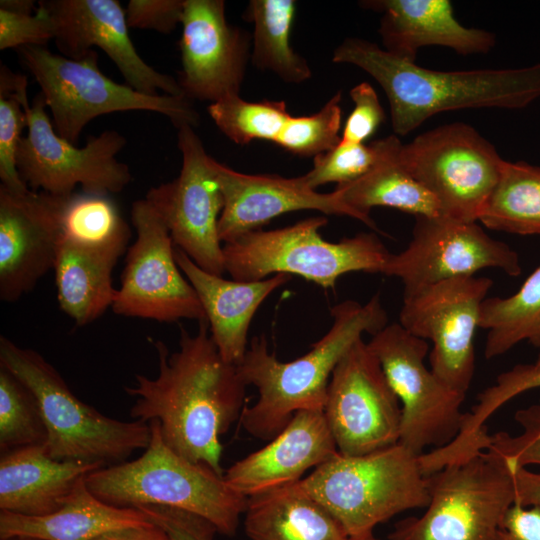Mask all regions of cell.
<instances>
[{
    "label": "cell",
    "instance_id": "681fc988",
    "mask_svg": "<svg viewBox=\"0 0 540 540\" xmlns=\"http://www.w3.org/2000/svg\"><path fill=\"white\" fill-rule=\"evenodd\" d=\"M0 540H45V539L30 537V536H13V537L0 539Z\"/></svg>",
    "mask_w": 540,
    "mask_h": 540
},
{
    "label": "cell",
    "instance_id": "484cf974",
    "mask_svg": "<svg viewBox=\"0 0 540 540\" xmlns=\"http://www.w3.org/2000/svg\"><path fill=\"white\" fill-rule=\"evenodd\" d=\"M85 477L52 514L25 516L0 510V539L30 536L45 540H94L108 531L151 522L140 509L115 507L98 499L88 489Z\"/></svg>",
    "mask_w": 540,
    "mask_h": 540
},
{
    "label": "cell",
    "instance_id": "ba28073f",
    "mask_svg": "<svg viewBox=\"0 0 540 540\" xmlns=\"http://www.w3.org/2000/svg\"><path fill=\"white\" fill-rule=\"evenodd\" d=\"M17 51L40 87L54 130L71 144L76 145L91 120L113 112L159 113L177 129L185 124H199V113L188 98L143 94L110 79L99 69L95 50L81 59L55 54L45 46H23Z\"/></svg>",
    "mask_w": 540,
    "mask_h": 540
},
{
    "label": "cell",
    "instance_id": "d590c367",
    "mask_svg": "<svg viewBox=\"0 0 540 540\" xmlns=\"http://www.w3.org/2000/svg\"><path fill=\"white\" fill-rule=\"evenodd\" d=\"M402 144L396 135L370 144L340 141L333 149L314 157L312 168L300 177L313 190L329 183H350L391 157Z\"/></svg>",
    "mask_w": 540,
    "mask_h": 540
},
{
    "label": "cell",
    "instance_id": "f35d334b",
    "mask_svg": "<svg viewBox=\"0 0 540 540\" xmlns=\"http://www.w3.org/2000/svg\"><path fill=\"white\" fill-rule=\"evenodd\" d=\"M26 102H28L27 86L17 91H0L1 186L19 193L30 189L22 180L17 168L21 133L27 126V115L23 108Z\"/></svg>",
    "mask_w": 540,
    "mask_h": 540
},
{
    "label": "cell",
    "instance_id": "603a6c76",
    "mask_svg": "<svg viewBox=\"0 0 540 540\" xmlns=\"http://www.w3.org/2000/svg\"><path fill=\"white\" fill-rule=\"evenodd\" d=\"M359 5L382 14L378 32L383 49L409 62H416L422 47L471 55L488 53L496 44L493 33L460 24L449 0H364Z\"/></svg>",
    "mask_w": 540,
    "mask_h": 540
},
{
    "label": "cell",
    "instance_id": "6da1fadb",
    "mask_svg": "<svg viewBox=\"0 0 540 540\" xmlns=\"http://www.w3.org/2000/svg\"><path fill=\"white\" fill-rule=\"evenodd\" d=\"M198 323L194 335L180 328L178 350L172 353L161 340H151L157 377L137 374L135 386L124 389L136 399L130 408L134 420H157L170 449L223 476L220 437L240 418L246 385L237 365L221 357L207 320Z\"/></svg>",
    "mask_w": 540,
    "mask_h": 540
},
{
    "label": "cell",
    "instance_id": "5bb4252c",
    "mask_svg": "<svg viewBox=\"0 0 540 540\" xmlns=\"http://www.w3.org/2000/svg\"><path fill=\"white\" fill-rule=\"evenodd\" d=\"M131 222L136 239L127 250L112 311L158 322L206 321L196 291L176 262L169 231L145 199L132 204Z\"/></svg>",
    "mask_w": 540,
    "mask_h": 540
},
{
    "label": "cell",
    "instance_id": "c3c4849f",
    "mask_svg": "<svg viewBox=\"0 0 540 540\" xmlns=\"http://www.w3.org/2000/svg\"><path fill=\"white\" fill-rule=\"evenodd\" d=\"M38 3L33 0H1L0 9L16 13H35Z\"/></svg>",
    "mask_w": 540,
    "mask_h": 540
},
{
    "label": "cell",
    "instance_id": "83f0119b",
    "mask_svg": "<svg viewBox=\"0 0 540 540\" xmlns=\"http://www.w3.org/2000/svg\"><path fill=\"white\" fill-rule=\"evenodd\" d=\"M119 258L61 239L53 268L57 300L77 326L94 322L112 307L117 290L112 271Z\"/></svg>",
    "mask_w": 540,
    "mask_h": 540
},
{
    "label": "cell",
    "instance_id": "816d5d0a",
    "mask_svg": "<svg viewBox=\"0 0 540 540\" xmlns=\"http://www.w3.org/2000/svg\"><path fill=\"white\" fill-rule=\"evenodd\" d=\"M538 348H539V352H538V355H537V358H536L534 364L540 366V345L538 346Z\"/></svg>",
    "mask_w": 540,
    "mask_h": 540
},
{
    "label": "cell",
    "instance_id": "ffe728a7",
    "mask_svg": "<svg viewBox=\"0 0 540 540\" xmlns=\"http://www.w3.org/2000/svg\"><path fill=\"white\" fill-rule=\"evenodd\" d=\"M60 241L59 195L0 186L1 301H17L54 268Z\"/></svg>",
    "mask_w": 540,
    "mask_h": 540
},
{
    "label": "cell",
    "instance_id": "d4e9b609",
    "mask_svg": "<svg viewBox=\"0 0 540 540\" xmlns=\"http://www.w3.org/2000/svg\"><path fill=\"white\" fill-rule=\"evenodd\" d=\"M103 466L53 459L46 443L0 456V510L25 516L58 511L78 482Z\"/></svg>",
    "mask_w": 540,
    "mask_h": 540
},
{
    "label": "cell",
    "instance_id": "836d02e7",
    "mask_svg": "<svg viewBox=\"0 0 540 540\" xmlns=\"http://www.w3.org/2000/svg\"><path fill=\"white\" fill-rule=\"evenodd\" d=\"M537 388H540V366L534 363L518 364L499 374L494 384L478 395L472 410L465 413L464 423L457 437L435 450L437 461L445 464L485 449L489 434L485 431L484 424L490 416L516 396Z\"/></svg>",
    "mask_w": 540,
    "mask_h": 540
},
{
    "label": "cell",
    "instance_id": "2e32d148",
    "mask_svg": "<svg viewBox=\"0 0 540 540\" xmlns=\"http://www.w3.org/2000/svg\"><path fill=\"white\" fill-rule=\"evenodd\" d=\"M182 154L179 175L148 190L145 200L166 225L174 246L201 269L222 276L225 272L223 243L218 224L224 197L212 160L190 125L177 133Z\"/></svg>",
    "mask_w": 540,
    "mask_h": 540
},
{
    "label": "cell",
    "instance_id": "44dd1931",
    "mask_svg": "<svg viewBox=\"0 0 540 540\" xmlns=\"http://www.w3.org/2000/svg\"><path fill=\"white\" fill-rule=\"evenodd\" d=\"M213 169L224 197L218 232L223 244L269 223L273 218L299 210L356 219L335 191L320 193L306 186L301 177L273 174H246L227 167L214 158Z\"/></svg>",
    "mask_w": 540,
    "mask_h": 540
},
{
    "label": "cell",
    "instance_id": "7dc6e473",
    "mask_svg": "<svg viewBox=\"0 0 540 540\" xmlns=\"http://www.w3.org/2000/svg\"><path fill=\"white\" fill-rule=\"evenodd\" d=\"M94 540H172L165 529L154 522L105 532Z\"/></svg>",
    "mask_w": 540,
    "mask_h": 540
},
{
    "label": "cell",
    "instance_id": "b9f144b4",
    "mask_svg": "<svg viewBox=\"0 0 540 540\" xmlns=\"http://www.w3.org/2000/svg\"><path fill=\"white\" fill-rule=\"evenodd\" d=\"M349 95L354 108L344 123L341 141L365 143L384 123L385 111L376 91L368 82L355 85Z\"/></svg>",
    "mask_w": 540,
    "mask_h": 540
},
{
    "label": "cell",
    "instance_id": "277c9868",
    "mask_svg": "<svg viewBox=\"0 0 540 540\" xmlns=\"http://www.w3.org/2000/svg\"><path fill=\"white\" fill-rule=\"evenodd\" d=\"M149 424L152 436L144 453L87 474L85 483L90 492L115 507L157 505L190 512L209 521L218 533L233 536L247 497L233 491L209 466L191 462L170 449L157 420Z\"/></svg>",
    "mask_w": 540,
    "mask_h": 540
},
{
    "label": "cell",
    "instance_id": "ee69618b",
    "mask_svg": "<svg viewBox=\"0 0 540 540\" xmlns=\"http://www.w3.org/2000/svg\"><path fill=\"white\" fill-rule=\"evenodd\" d=\"M149 519L167 531L172 540H213L217 529L206 519L183 510L146 505L139 507Z\"/></svg>",
    "mask_w": 540,
    "mask_h": 540
},
{
    "label": "cell",
    "instance_id": "1f68e13d",
    "mask_svg": "<svg viewBox=\"0 0 540 540\" xmlns=\"http://www.w3.org/2000/svg\"><path fill=\"white\" fill-rule=\"evenodd\" d=\"M61 239L121 257L131 237L129 224L110 194L59 195Z\"/></svg>",
    "mask_w": 540,
    "mask_h": 540
},
{
    "label": "cell",
    "instance_id": "e0dca14e",
    "mask_svg": "<svg viewBox=\"0 0 540 540\" xmlns=\"http://www.w3.org/2000/svg\"><path fill=\"white\" fill-rule=\"evenodd\" d=\"M415 218L408 246L398 254L392 253L382 272L400 279L404 294L488 268L511 277L521 274L518 253L490 237L477 222L445 216Z\"/></svg>",
    "mask_w": 540,
    "mask_h": 540
},
{
    "label": "cell",
    "instance_id": "8fae6325",
    "mask_svg": "<svg viewBox=\"0 0 540 540\" xmlns=\"http://www.w3.org/2000/svg\"><path fill=\"white\" fill-rule=\"evenodd\" d=\"M368 345L401 404L399 443L417 455L427 447L441 448L459 434L465 419V394L438 378L425 364L428 342L387 324Z\"/></svg>",
    "mask_w": 540,
    "mask_h": 540
},
{
    "label": "cell",
    "instance_id": "4316f807",
    "mask_svg": "<svg viewBox=\"0 0 540 540\" xmlns=\"http://www.w3.org/2000/svg\"><path fill=\"white\" fill-rule=\"evenodd\" d=\"M244 526L251 540H348L338 520L300 480L247 497Z\"/></svg>",
    "mask_w": 540,
    "mask_h": 540
},
{
    "label": "cell",
    "instance_id": "52a82bcc",
    "mask_svg": "<svg viewBox=\"0 0 540 540\" xmlns=\"http://www.w3.org/2000/svg\"><path fill=\"white\" fill-rule=\"evenodd\" d=\"M324 216L274 230H255L223 244L225 272L233 280L259 281L272 274H294L327 289L343 274L382 273L391 254L373 232L338 242L323 239Z\"/></svg>",
    "mask_w": 540,
    "mask_h": 540
},
{
    "label": "cell",
    "instance_id": "f1b7e54d",
    "mask_svg": "<svg viewBox=\"0 0 540 540\" xmlns=\"http://www.w3.org/2000/svg\"><path fill=\"white\" fill-rule=\"evenodd\" d=\"M401 147L364 176L334 190L357 220L377 231L370 216L374 207L395 208L415 217L444 216L436 198L401 163Z\"/></svg>",
    "mask_w": 540,
    "mask_h": 540
},
{
    "label": "cell",
    "instance_id": "d6a6232c",
    "mask_svg": "<svg viewBox=\"0 0 540 540\" xmlns=\"http://www.w3.org/2000/svg\"><path fill=\"white\" fill-rule=\"evenodd\" d=\"M478 221L495 231L540 235V167L505 161Z\"/></svg>",
    "mask_w": 540,
    "mask_h": 540
},
{
    "label": "cell",
    "instance_id": "7bdbcfd3",
    "mask_svg": "<svg viewBox=\"0 0 540 540\" xmlns=\"http://www.w3.org/2000/svg\"><path fill=\"white\" fill-rule=\"evenodd\" d=\"M185 0H130L125 9L129 28L169 34L181 24Z\"/></svg>",
    "mask_w": 540,
    "mask_h": 540
},
{
    "label": "cell",
    "instance_id": "60d3db41",
    "mask_svg": "<svg viewBox=\"0 0 540 540\" xmlns=\"http://www.w3.org/2000/svg\"><path fill=\"white\" fill-rule=\"evenodd\" d=\"M55 37L53 21L39 4L33 14L0 9V49L45 46Z\"/></svg>",
    "mask_w": 540,
    "mask_h": 540
},
{
    "label": "cell",
    "instance_id": "74e56055",
    "mask_svg": "<svg viewBox=\"0 0 540 540\" xmlns=\"http://www.w3.org/2000/svg\"><path fill=\"white\" fill-rule=\"evenodd\" d=\"M342 92H336L321 109L309 116H290L275 144L301 157H316L341 141Z\"/></svg>",
    "mask_w": 540,
    "mask_h": 540
},
{
    "label": "cell",
    "instance_id": "bcb514c9",
    "mask_svg": "<svg viewBox=\"0 0 540 540\" xmlns=\"http://www.w3.org/2000/svg\"><path fill=\"white\" fill-rule=\"evenodd\" d=\"M508 469L514 483L515 504L540 507V472L525 467H508Z\"/></svg>",
    "mask_w": 540,
    "mask_h": 540
},
{
    "label": "cell",
    "instance_id": "4dcf8cb0",
    "mask_svg": "<svg viewBox=\"0 0 540 540\" xmlns=\"http://www.w3.org/2000/svg\"><path fill=\"white\" fill-rule=\"evenodd\" d=\"M479 328L487 330L486 359L503 355L523 341L540 345V266L511 296L483 301Z\"/></svg>",
    "mask_w": 540,
    "mask_h": 540
},
{
    "label": "cell",
    "instance_id": "f546056e",
    "mask_svg": "<svg viewBox=\"0 0 540 540\" xmlns=\"http://www.w3.org/2000/svg\"><path fill=\"white\" fill-rule=\"evenodd\" d=\"M296 13L294 0H251L244 18L253 24L251 62L288 84H301L312 77L307 60L290 44Z\"/></svg>",
    "mask_w": 540,
    "mask_h": 540
},
{
    "label": "cell",
    "instance_id": "9c48e42d",
    "mask_svg": "<svg viewBox=\"0 0 540 540\" xmlns=\"http://www.w3.org/2000/svg\"><path fill=\"white\" fill-rule=\"evenodd\" d=\"M427 485L425 512L398 521L389 540H495L515 504L511 472L489 450L451 461L428 475Z\"/></svg>",
    "mask_w": 540,
    "mask_h": 540
},
{
    "label": "cell",
    "instance_id": "8d00e7d4",
    "mask_svg": "<svg viewBox=\"0 0 540 540\" xmlns=\"http://www.w3.org/2000/svg\"><path fill=\"white\" fill-rule=\"evenodd\" d=\"M47 430L37 398L16 375L0 365L1 453L45 444Z\"/></svg>",
    "mask_w": 540,
    "mask_h": 540
},
{
    "label": "cell",
    "instance_id": "ac0fdd59",
    "mask_svg": "<svg viewBox=\"0 0 540 540\" xmlns=\"http://www.w3.org/2000/svg\"><path fill=\"white\" fill-rule=\"evenodd\" d=\"M178 83L189 100L217 102L239 95L252 37L228 23L223 0H185Z\"/></svg>",
    "mask_w": 540,
    "mask_h": 540
},
{
    "label": "cell",
    "instance_id": "cb8c5ba5",
    "mask_svg": "<svg viewBox=\"0 0 540 540\" xmlns=\"http://www.w3.org/2000/svg\"><path fill=\"white\" fill-rule=\"evenodd\" d=\"M176 262L197 293L209 324L210 336L221 357L238 365L247 351L250 323L259 306L290 280L279 273L259 281L228 280L209 273L174 246Z\"/></svg>",
    "mask_w": 540,
    "mask_h": 540
},
{
    "label": "cell",
    "instance_id": "8992f818",
    "mask_svg": "<svg viewBox=\"0 0 540 540\" xmlns=\"http://www.w3.org/2000/svg\"><path fill=\"white\" fill-rule=\"evenodd\" d=\"M303 489L342 525L349 538L429 503L420 455L399 442L361 456L336 453L300 480Z\"/></svg>",
    "mask_w": 540,
    "mask_h": 540
},
{
    "label": "cell",
    "instance_id": "3957f363",
    "mask_svg": "<svg viewBox=\"0 0 540 540\" xmlns=\"http://www.w3.org/2000/svg\"><path fill=\"white\" fill-rule=\"evenodd\" d=\"M328 332L303 356L289 362L270 353L264 335L254 337L237 365L245 385L258 391L254 405L240 416L252 436L272 440L302 410L323 411L332 372L344 354L364 333L376 334L388 324L380 295L367 303L345 300L330 310Z\"/></svg>",
    "mask_w": 540,
    "mask_h": 540
},
{
    "label": "cell",
    "instance_id": "30bf717a",
    "mask_svg": "<svg viewBox=\"0 0 540 540\" xmlns=\"http://www.w3.org/2000/svg\"><path fill=\"white\" fill-rule=\"evenodd\" d=\"M399 159L438 201L445 217L477 222L506 160L476 129L450 123L403 144Z\"/></svg>",
    "mask_w": 540,
    "mask_h": 540
},
{
    "label": "cell",
    "instance_id": "4fadbf2b",
    "mask_svg": "<svg viewBox=\"0 0 540 540\" xmlns=\"http://www.w3.org/2000/svg\"><path fill=\"white\" fill-rule=\"evenodd\" d=\"M493 281L462 276L404 294L399 324L430 340L429 367L449 387L466 394L474 376V337Z\"/></svg>",
    "mask_w": 540,
    "mask_h": 540
},
{
    "label": "cell",
    "instance_id": "5b68a950",
    "mask_svg": "<svg viewBox=\"0 0 540 540\" xmlns=\"http://www.w3.org/2000/svg\"><path fill=\"white\" fill-rule=\"evenodd\" d=\"M0 365L37 398L47 430V450L53 459L106 467L125 462L136 450L148 447L152 436L149 423L110 418L84 403L37 351L20 347L2 335Z\"/></svg>",
    "mask_w": 540,
    "mask_h": 540
},
{
    "label": "cell",
    "instance_id": "d6986e66",
    "mask_svg": "<svg viewBox=\"0 0 540 540\" xmlns=\"http://www.w3.org/2000/svg\"><path fill=\"white\" fill-rule=\"evenodd\" d=\"M39 4L53 21L61 55L81 59L97 46L133 89L148 95L184 96L177 79L157 71L138 54L118 0H42Z\"/></svg>",
    "mask_w": 540,
    "mask_h": 540
},
{
    "label": "cell",
    "instance_id": "ab89813d",
    "mask_svg": "<svg viewBox=\"0 0 540 540\" xmlns=\"http://www.w3.org/2000/svg\"><path fill=\"white\" fill-rule=\"evenodd\" d=\"M514 418L521 432L489 435L485 450L501 457L510 468L540 466V402L517 410Z\"/></svg>",
    "mask_w": 540,
    "mask_h": 540
},
{
    "label": "cell",
    "instance_id": "f907efd6",
    "mask_svg": "<svg viewBox=\"0 0 540 540\" xmlns=\"http://www.w3.org/2000/svg\"><path fill=\"white\" fill-rule=\"evenodd\" d=\"M348 540H377L374 536L363 537V538H349Z\"/></svg>",
    "mask_w": 540,
    "mask_h": 540
},
{
    "label": "cell",
    "instance_id": "9a60e30c",
    "mask_svg": "<svg viewBox=\"0 0 540 540\" xmlns=\"http://www.w3.org/2000/svg\"><path fill=\"white\" fill-rule=\"evenodd\" d=\"M323 414L342 455H366L399 442L400 401L362 338L334 368Z\"/></svg>",
    "mask_w": 540,
    "mask_h": 540
},
{
    "label": "cell",
    "instance_id": "7a4b0ae2",
    "mask_svg": "<svg viewBox=\"0 0 540 540\" xmlns=\"http://www.w3.org/2000/svg\"><path fill=\"white\" fill-rule=\"evenodd\" d=\"M332 62L354 65L384 90L395 135L405 136L446 111L521 109L540 98V63L521 68L438 71L400 59L376 43L344 39Z\"/></svg>",
    "mask_w": 540,
    "mask_h": 540
},
{
    "label": "cell",
    "instance_id": "7c38bea8",
    "mask_svg": "<svg viewBox=\"0 0 540 540\" xmlns=\"http://www.w3.org/2000/svg\"><path fill=\"white\" fill-rule=\"evenodd\" d=\"M23 108L28 134L18 148L17 168L31 190L68 195L80 186L84 192L114 194L132 181L129 167L116 158L126 145L122 134L106 130L77 147L56 133L40 92Z\"/></svg>",
    "mask_w": 540,
    "mask_h": 540
},
{
    "label": "cell",
    "instance_id": "7402d4cb",
    "mask_svg": "<svg viewBox=\"0 0 540 540\" xmlns=\"http://www.w3.org/2000/svg\"><path fill=\"white\" fill-rule=\"evenodd\" d=\"M336 453L323 411L302 410L270 443L224 471L223 478L233 491L249 497L301 480Z\"/></svg>",
    "mask_w": 540,
    "mask_h": 540
},
{
    "label": "cell",
    "instance_id": "e575fe53",
    "mask_svg": "<svg viewBox=\"0 0 540 540\" xmlns=\"http://www.w3.org/2000/svg\"><path fill=\"white\" fill-rule=\"evenodd\" d=\"M207 110L218 129L238 145H246L254 140L275 143L291 116L284 100L249 102L240 95H231L211 103Z\"/></svg>",
    "mask_w": 540,
    "mask_h": 540
},
{
    "label": "cell",
    "instance_id": "f6af8a7d",
    "mask_svg": "<svg viewBox=\"0 0 540 540\" xmlns=\"http://www.w3.org/2000/svg\"><path fill=\"white\" fill-rule=\"evenodd\" d=\"M495 540H540V507L514 504L505 515Z\"/></svg>",
    "mask_w": 540,
    "mask_h": 540
}]
</instances>
